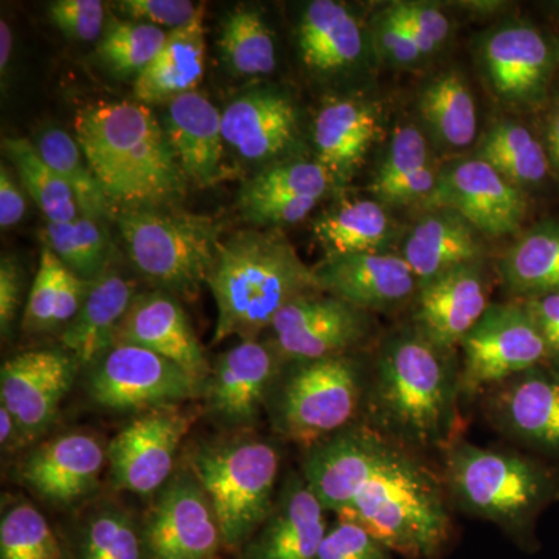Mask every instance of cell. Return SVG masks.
Instances as JSON below:
<instances>
[{"label":"cell","mask_w":559,"mask_h":559,"mask_svg":"<svg viewBox=\"0 0 559 559\" xmlns=\"http://www.w3.org/2000/svg\"><path fill=\"white\" fill-rule=\"evenodd\" d=\"M75 140L119 213L173 209L189 189L164 124L138 100L94 102L73 120Z\"/></svg>","instance_id":"6da1fadb"},{"label":"cell","mask_w":559,"mask_h":559,"mask_svg":"<svg viewBox=\"0 0 559 559\" xmlns=\"http://www.w3.org/2000/svg\"><path fill=\"white\" fill-rule=\"evenodd\" d=\"M460 396L451 353L414 330L382 345L364 401L371 428L417 452L454 443Z\"/></svg>","instance_id":"7a4b0ae2"},{"label":"cell","mask_w":559,"mask_h":559,"mask_svg":"<svg viewBox=\"0 0 559 559\" xmlns=\"http://www.w3.org/2000/svg\"><path fill=\"white\" fill-rule=\"evenodd\" d=\"M207 286L218 312L212 344L257 340L290 301L323 293L318 274L288 238L255 229L221 241Z\"/></svg>","instance_id":"3957f363"},{"label":"cell","mask_w":559,"mask_h":559,"mask_svg":"<svg viewBox=\"0 0 559 559\" xmlns=\"http://www.w3.org/2000/svg\"><path fill=\"white\" fill-rule=\"evenodd\" d=\"M448 499L436 473L392 441L377 473L337 518L356 522L395 555L433 559L452 535Z\"/></svg>","instance_id":"277c9868"},{"label":"cell","mask_w":559,"mask_h":559,"mask_svg":"<svg viewBox=\"0 0 559 559\" xmlns=\"http://www.w3.org/2000/svg\"><path fill=\"white\" fill-rule=\"evenodd\" d=\"M444 488L463 513L499 525L520 544L532 543L540 511L559 498L557 471L516 452L454 441L444 450Z\"/></svg>","instance_id":"5b68a950"},{"label":"cell","mask_w":559,"mask_h":559,"mask_svg":"<svg viewBox=\"0 0 559 559\" xmlns=\"http://www.w3.org/2000/svg\"><path fill=\"white\" fill-rule=\"evenodd\" d=\"M116 223L135 270L160 290L191 300L207 285L221 245L207 216L150 209L119 213Z\"/></svg>","instance_id":"8992f818"},{"label":"cell","mask_w":559,"mask_h":559,"mask_svg":"<svg viewBox=\"0 0 559 559\" xmlns=\"http://www.w3.org/2000/svg\"><path fill=\"white\" fill-rule=\"evenodd\" d=\"M191 469L215 511L224 547L241 550L274 509L278 452L259 440L210 447L193 455Z\"/></svg>","instance_id":"52a82bcc"},{"label":"cell","mask_w":559,"mask_h":559,"mask_svg":"<svg viewBox=\"0 0 559 559\" xmlns=\"http://www.w3.org/2000/svg\"><path fill=\"white\" fill-rule=\"evenodd\" d=\"M366 385L358 364L345 356L299 362L280 390V432L308 448L336 436L353 426Z\"/></svg>","instance_id":"ba28073f"},{"label":"cell","mask_w":559,"mask_h":559,"mask_svg":"<svg viewBox=\"0 0 559 559\" xmlns=\"http://www.w3.org/2000/svg\"><path fill=\"white\" fill-rule=\"evenodd\" d=\"M460 348L463 399L488 392L549 360L546 342L521 301L489 305Z\"/></svg>","instance_id":"9c48e42d"},{"label":"cell","mask_w":559,"mask_h":559,"mask_svg":"<svg viewBox=\"0 0 559 559\" xmlns=\"http://www.w3.org/2000/svg\"><path fill=\"white\" fill-rule=\"evenodd\" d=\"M198 389L200 381L189 371L138 345H114L90 377L92 400L110 411L178 406Z\"/></svg>","instance_id":"30bf717a"},{"label":"cell","mask_w":559,"mask_h":559,"mask_svg":"<svg viewBox=\"0 0 559 559\" xmlns=\"http://www.w3.org/2000/svg\"><path fill=\"white\" fill-rule=\"evenodd\" d=\"M145 559H216L224 547L219 522L193 473L160 489L140 530Z\"/></svg>","instance_id":"8fae6325"},{"label":"cell","mask_w":559,"mask_h":559,"mask_svg":"<svg viewBox=\"0 0 559 559\" xmlns=\"http://www.w3.org/2000/svg\"><path fill=\"white\" fill-rule=\"evenodd\" d=\"M189 426V417L178 406L145 411L128 423L106 450L117 487L139 496L160 491L170 479Z\"/></svg>","instance_id":"7c38bea8"},{"label":"cell","mask_w":559,"mask_h":559,"mask_svg":"<svg viewBox=\"0 0 559 559\" xmlns=\"http://www.w3.org/2000/svg\"><path fill=\"white\" fill-rule=\"evenodd\" d=\"M393 440L370 425H353L308 448L301 477L326 513L352 506L377 473Z\"/></svg>","instance_id":"4fadbf2b"},{"label":"cell","mask_w":559,"mask_h":559,"mask_svg":"<svg viewBox=\"0 0 559 559\" xmlns=\"http://www.w3.org/2000/svg\"><path fill=\"white\" fill-rule=\"evenodd\" d=\"M271 329L278 355L310 362L345 356L369 333V318L366 311L320 293L290 301Z\"/></svg>","instance_id":"5bb4252c"},{"label":"cell","mask_w":559,"mask_h":559,"mask_svg":"<svg viewBox=\"0 0 559 559\" xmlns=\"http://www.w3.org/2000/svg\"><path fill=\"white\" fill-rule=\"evenodd\" d=\"M79 367V360L60 348L31 349L5 360L0 370V399L16 419L24 441L50 428Z\"/></svg>","instance_id":"9a60e30c"},{"label":"cell","mask_w":559,"mask_h":559,"mask_svg":"<svg viewBox=\"0 0 559 559\" xmlns=\"http://www.w3.org/2000/svg\"><path fill=\"white\" fill-rule=\"evenodd\" d=\"M425 202L459 213L488 237H503L520 229L527 209L520 187L480 159L460 162L450 168Z\"/></svg>","instance_id":"2e32d148"},{"label":"cell","mask_w":559,"mask_h":559,"mask_svg":"<svg viewBox=\"0 0 559 559\" xmlns=\"http://www.w3.org/2000/svg\"><path fill=\"white\" fill-rule=\"evenodd\" d=\"M488 392V418L500 432L559 457V370L543 364Z\"/></svg>","instance_id":"e0dca14e"},{"label":"cell","mask_w":559,"mask_h":559,"mask_svg":"<svg viewBox=\"0 0 559 559\" xmlns=\"http://www.w3.org/2000/svg\"><path fill=\"white\" fill-rule=\"evenodd\" d=\"M415 330L430 344L452 352L487 311L480 263L465 264L418 283Z\"/></svg>","instance_id":"ac0fdd59"},{"label":"cell","mask_w":559,"mask_h":559,"mask_svg":"<svg viewBox=\"0 0 559 559\" xmlns=\"http://www.w3.org/2000/svg\"><path fill=\"white\" fill-rule=\"evenodd\" d=\"M162 124L189 183L205 189L229 178L223 116L205 95L193 91L168 103Z\"/></svg>","instance_id":"d6986e66"},{"label":"cell","mask_w":559,"mask_h":559,"mask_svg":"<svg viewBox=\"0 0 559 559\" xmlns=\"http://www.w3.org/2000/svg\"><path fill=\"white\" fill-rule=\"evenodd\" d=\"M314 271L323 293L366 312L403 304L418 289L407 261L392 253L330 257Z\"/></svg>","instance_id":"ffe728a7"},{"label":"cell","mask_w":559,"mask_h":559,"mask_svg":"<svg viewBox=\"0 0 559 559\" xmlns=\"http://www.w3.org/2000/svg\"><path fill=\"white\" fill-rule=\"evenodd\" d=\"M116 344L138 345L178 364L198 381L209 373L197 333L178 297L154 290L138 294L117 330Z\"/></svg>","instance_id":"44dd1931"},{"label":"cell","mask_w":559,"mask_h":559,"mask_svg":"<svg viewBox=\"0 0 559 559\" xmlns=\"http://www.w3.org/2000/svg\"><path fill=\"white\" fill-rule=\"evenodd\" d=\"M326 511L300 474H290L264 524L241 547V559H318Z\"/></svg>","instance_id":"7402d4cb"},{"label":"cell","mask_w":559,"mask_h":559,"mask_svg":"<svg viewBox=\"0 0 559 559\" xmlns=\"http://www.w3.org/2000/svg\"><path fill=\"white\" fill-rule=\"evenodd\" d=\"M108 451L90 433H66L36 448L20 466L21 480L51 503H72L94 491Z\"/></svg>","instance_id":"603a6c76"},{"label":"cell","mask_w":559,"mask_h":559,"mask_svg":"<svg viewBox=\"0 0 559 559\" xmlns=\"http://www.w3.org/2000/svg\"><path fill=\"white\" fill-rule=\"evenodd\" d=\"M221 116L226 145L250 162H266L285 153L299 131L296 106L272 90L242 94Z\"/></svg>","instance_id":"cb8c5ba5"},{"label":"cell","mask_w":559,"mask_h":559,"mask_svg":"<svg viewBox=\"0 0 559 559\" xmlns=\"http://www.w3.org/2000/svg\"><path fill=\"white\" fill-rule=\"evenodd\" d=\"M275 371L277 352L257 340L242 341L227 349L210 378V411L227 425H252L259 418Z\"/></svg>","instance_id":"d4e9b609"},{"label":"cell","mask_w":559,"mask_h":559,"mask_svg":"<svg viewBox=\"0 0 559 559\" xmlns=\"http://www.w3.org/2000/svg\"><path fill=\"white\" fill-rule=\"evenodd\" d=\"M484 62L500 97L528 102L543 92L549 79L550 50L535 28L509 25L485 39Z\"/></svg>","instance_id":"484cf974"},{"label":"cell","mask_w":559,"mask_h":559,"mask_svg":"<svg viewBox=\"0 0 559 559\" xmlns=\"http://www.w3.org/2000/svg\"><path fill=\"white\" fill-rule=\"evenodd\" d=\"M205 9L168 38L148 68L134 80V98L143 105H165L197 91L205 72Z\"/></svg>","instance_id":"4316f807"},{"label":"cell","mask_w":559,"mask_h":559,"mask_svg":"<svg viewBox=\"0 0 559 559\" xmlns=\"http://www.w3.org/2000/svg\"><path fill=\"white\" fill-rule=\"evenodd\" d=\"M484 245L479 231L448 209L423 216L403 246V259L418 283L465 264L480 263Z\"/></svg>","instance_id":"83f0119b"},{"label":"cell","mask_w":559,"mask_h":559,"mask_svg":"<svg viewBox=\"0 0 559 559\" xmlns=\"http://www.w3.org/2000/svg\"><path fill=\"white\" fill-rule=\"evenodd\" d=\"M135 296L134 285L120 274L105 272L94 280L79 314L62 331V347L80 366L98 362L116 345L117 330Z\"/></svg>","instance_id":"f1b7e54d"},{"label":"cell","mask_w":559,"mask_h":559,"mask_svg":"<svg viewBox=\"0 0 559 559\" xmlns=\"http://www.w3.org/2000/svg\"><path fill=\"white\" fill-rule=\"evenodd\" d=\"M380 132L374 109L367 103L333 100L326 103L314 120V145L319 164L333 178L353 175Z\"/></svg>","instance_id":"f546056e"},{"label":"cell","mask_w":559,"mask_h":559,"mask_svg":"<svg viewBox=\"0 0 559 559\" xmlns=\"http://www.w3.org/2000/svg\"><path fill=\"white\" fill-rule=\"evenodd\" d=\"M301 60L318 73H334L355 64L362 55L358 20L334 0L308 3L299 24Z\"/></svg>","instance_id":"4dcf8cb0"},{"label":"cell","mask_w":559,"mask_h":559,"mask_svg":"<svg viewBox=\"0 0 559 559\" xmlns=\"http://www.w3.org/2000/svg\"><path fill=\"white\" fill-rule=\"evenodd\" d=\"M503 285L522 300L559 293V224L533 227L499 261Z\"/></svg>","instance_id":"1f68e13d"},{"label":"cell","mask_w":559,"mask_h":559,"mask_svg":"<svg viewBox=\"0 0 559 559\" xmlns=\"http://www.w3.org/2000/svg\"><path fill=\"white\" fill-rule=\"evenodd\" d=\"M393 226L380 202L355 200L320 215L312 234L330 257L382 252Z\"/></svg>","instance_id":"d6a6232c"},{"label":"cell","mask_w":559,"mask_h":559,"mask_svg":"<svg viewBox=\"0 0 559 559\" xmlns=\"http://www.w3.org/2000/svg\"><path fill=\"white\" fill-rule=\"evenodd\" d=\"M437 183L439 179L428 164V146L421 132L414 127L400 128L371 183L374 197L388 204L426 201Z\"/></svg>","instance_id":"836d02e7"},{"label":"cell","mask_w":559,"mask_h":559,"mask_svg":"<svg viewBox=\"0 0 559 559\" xmlns=\"http://www.w3.org/2000/svg\"><path fill=\"white\" fill-rule=\"evenodd\" d=\"M35 145L43 159L72 191L81 216L103 224L108 219H116V212L110 207L108 198L75 138L61 128H50L40 132Z\"/></svg>","instance_id":"e575fe53"},{"label":"cell","mask_w":559,"mask_h":559,"mask_svg":"<svg viewBox=\"0 0 559 559\" xmlns=\"http://www.w3.org/2000/svg\"><path fill=\"white\" fill-rule=\"evenodd\" d=\"M333 176L319 162L288 160L271 165L245 183L238 207L241 215L261 205L314 198L322 200Z\"/></svg>","instance_id":"d590c367"},{"label":"cell","mask_w":559,"mask_h":559,"mask_svg":"<svg viewBox=\"0 0 559 559\" xmlns=\"http://www.w3.org/2000/svg\"><path fill=\"white\" fill-rule=\"evenodd\" d=\"M419 109L437 138L452 148H465L476 139V103L459 73H441L430 81L423 91Z\"/></svg>","instance_id":"8d00e7d4"},{"label":"cell","mask_w":559,"mask_h":559,"mask_svg":"<svg viewBox=\"0 0 559 559\" xmlns=\"http://www.w3.org/2000/svg\"><path fill=\"white\" fill-rule=\"evenodd\" d=\"M513 186H536L549 171L543 145L527 128L499 123L481 140L479 157Z\"/></svg>","instance_id":"74e56055"},{"label":"cell","mask_w":559,"mask_h":559,"mask_svg":"<svg viewBox=\"0 0 559 559\" xmlns=\"http://www.w3.org/2000/svg\"><path fill=\"white\" fill-rule=\"evenodd\" d=\"M219 49L231 72L241 76L270 75L274 72V38L255 9L240 7L230 11L221 24Z\"/></svg>","instance_id":"f35d334b"},{"label":"cell","mask_w":559,"mask_h":559,"mask_svg":"<svg viewBox=\"0 0 559 559\" xmlns=\"http://www.w3.org/2000/svg\"><path fill=\"white\" fill-rule=\"evenodd\" d=\"M3 154L20 173L22 183L32 194L47 221L70 223L80 216L79 204L69 187L40 156L35 143L24 138L2 140Z\"/></svg>","instance_id":"ab89813d"},{"label":"cell","mask_w":559,"mask_h":559,"mask_svg":"<svg viewBox=\"0 0 559 559\" xmlns=\"http://www.w3.org/2000/svg\"><path fill=\"white\" fill-rule=\"evenodd\" d=\"M43 242L53 250L68 270L87 282L105 274L110 259V241L105 224L79 216L70 223L47 221Z\"/></svg>","instance_id":"60d3db41"},{"label":"cell","mask_w":559,"mask_h":559,"mask_svg":"<svg viewBox=\"0 0 559 559\" xmlns=\"http://www.w3.org/2000/svg\"><path fill=\"white\" fill-rule=\"evenodd\" d=\"M168 32L154 25L135 21H114L100 40L98 55L110 72L120 79L138 76L156 58Z\"/></svg>","instance_id":"b9f144b4"},{"label":"cell","mask_w":559,"mask_h":559,"mask_svg":"<svg viewBox=\"0 0 559 559\" xmlns=\"http://www.w3.org/2000/svg\"><path fill=\"white\" fill-rule=\"evenodd\" d=\"M0 559H62L60 540L32 503L20 500L0 518Z\"/></svg>","instance_id":"7bdbcfd3"},{"label":"cell","mask_w":559,"mask_h":559,"mask_svg":"<svg viewBox=\"0 0 559 559\" xmlns=\"http://www.w3.org/2000/svg\"><path fill=\"white\" fill-rule=\"evenodd\" d=\"M76 559H145L140 530L123 511H98L81 532Z\"/></svg>","instance_id":"ee69618b"},{"label":"cell","mask_w":559,"mask_h":559,"mask_svg":"<svg viewBox=\"0 0 559 559\" xmlns=\"http://www.w3.org/2000/svg\"><path fill=\"white\" fill-rule=\"evenodd\" d=\"M64 267L53 250L44 245L40 250L38 272L25 305L24 320H22V326L28 333L55 329V314H57L58 299H60Z\"/></svg>","instance_id":"f6af8a7d"},{"label":"cell","mask_w":559,"mask_h":559,"mask_svg":"<svg viewBox=\"0 0 559 559\" xmlns=\"http://www.w3.org/2000/svg\"><path fill=\"white\" fill-rule=\"evenodd\" d=\"M318 559H395V554L356 522L337 520L326 528Z\"/></svg>","instance_id":"bcb514c9"},{"label":"cell","mask_w":559,"mask_h":559,"mask_svg":"<svg viewBox=\"0 0 559 559\" xmlns=\"http://www.w3.org/2000/svg\"><path fill=\"white\" fill-rule=\"evenodd\" d=\"M49 14L66 38L92 43L105 33V3L100 0H57L50 3Z\"/></svg>","instance_id":"7dc6e473"},{"label":"cell","mask_w":559,"mask_h":559,"mask_svg":"<svg viewBox=\"0 0 559 559\" xmlns=\"http://www.w3.org/2000/svg\"><path fill=\"white\" fill-rule=\"evenodd\" d=\"M385 11L406 27L423 55L432 53L450 35V21L436 7L404 2Z\"/></svg>","instance_id":"c3c4849f"},{"label":"cell","mask_w":559,"mask_h":559,"mask_svg":"<svg viewBox=\"0 0 559 559\" xmlns=\"http://www.w3.org/2000/svg\"><path fill=\"white\" fill-rule=\"evenodd\" d=\"M128 21L143 22L168 32L189 25L200 14V7L190 0H121L117 3Z\"/></svg>","instance_id":"681fc988"},{"label":"cell","mask_w":559,"mask_h":559,"mask_svg":"<svg viewBox=\"0 0 559 559\" xmlns=\"http://www.w3.org/2000/svg\"><path fill=\"white\" fill-rule=\"evenodd\" d=\"M377 39L382 53L395 64L406 66L423 57L417 43L403 24L390 16L388 11L377 21Z\"/></svg>","instance_id":"f907efd6"},{"label":"cell","mask_w":559,"mask_h":559,"mask_svg":"<svg viewBox=\"0 0 559 559\" xmlns=\"http://www.w3.org/2000/svg\"><path fill=\"white\" fill-rule=\"evenodd\" d=\"M525 310L538 326L540 336L547 345L549 360L559 364V293L521 300Z\"/></svg>","instance_id":"816d5d0a"},{"label":"cell","mask_w":559,"mask_h":559,"mask_svg":"<svg viewBox=\"0 0 559 559\" xmlns=\"http://www.w3.org/2000/svg\"><path fill=\"white\" fill-rule=\"evenodd\" d=\"M22 277L16 261L2 257L0 261V330L3 336L11 333L21 307Z\"/></svg>","instance_id":"f5cc1de1"},{"label":"cell","mask_w":559,"mask_h":559,"mask_svg":"<svg viewBox=\"0 0 559 559\" xmlns=\"http://www.w3.org/2000/svg\"><path fill=\"white\" fill-rule=\"evenodd\" d=\"M25 209H27V202L24 194L14 182L9 168L2 164L0 167V227L5 230L16 226L24 218Z\"/></svg>","instance_id":"db71d44e"},{"label":"cell","mask_w":559,"mask_h":559,"mask_svg":"<svg viewBox=\"0 0 559 559\" xmlns=\"http://www.w3.org/2000/svg\"><path fill=\"white\" fill-rule=\"evenodd\" d=\"M22 439L20 426L5 406H0V443L3 448L17 447Z\"/></svg>","instance_id":"11a10c76"},{"label":"cell","mask_w":559,"mask_h":559,"mask_svg":"<svg viewBox=\"0 0 559 559\" xmlns=\"http://www.w3.org/2000/svg\"><path fill=\"white\" fill-rule=\"evenodd\" d=\"M11 50H13V35L9 22L0 21V72L5 75L11 60Z\"/></svg>","instance_id":"9f6ffc18"},{"label":"cell","mask_w":559,"mask_h":559,"mask_svg":"<svg viewBox=\"0 0 559 559\" xmlns=\"http://www.w3.org/2000/svg\"><path fill=\"white\" fill-rule=\"evenodd\" d=\"M550 156L559 168V112L551 117L549 124Z\"/></svg>","instance_id":"6f0895ef"}]
</instances>
